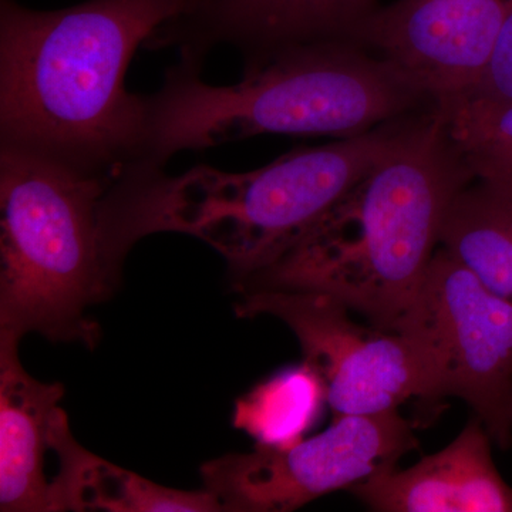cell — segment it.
Listing matches in <instances>:
<instances>
[{
    "label": "cell",
    "mask_w": 512,
    "mask_h": 512,
    "mask_svg": "<svg viewBox=\"0 0 512 512\" xmlns=\"http://www.w3.org/2000/svg\"><path fill=\"white\" fill-rule=\"evenodd\" d=\"M184 0H0V147L119 178L144 165L147 99L126 89L138 47Z\"/></svg>",
    "instance_id": "cell-1"
},
{
    "label": "cell",
    "mask_w": 512,
    "mask_h": 512,
    "mask_svg": "<svg viewBox=\"0 0 512 512\" xmlns=\"http://www.w3.org/2000/svg\"><path fill=\"white\" fill-rule=\"evenodd\" d=\"M473 178L433 106L301 239L234 286L323 293L394 332L440 247L451 201Z\"/></svg>",
    "instance_id": "cell-2"
},
{
    "label": "cell",
    "mask_w": 512,
    "mask_h": 512,
    "mask_svg": "<svg viewBox=\"0 0 512 512\" xmlns=\"http://www.w3.org/2000/svg\"><path fill=\"white\" fill-rule=\"evenodd\" d=\"M410 120L301 148L247 173L198 165L173 177L163 168H131L110 185L101 208L107 261L120 274L141 238L180 232L217 249L237 284L301 239L393 147Z\"/></svg>",
    "instance_id": "cell-3"
},
{
    "label": "cell",
    "mask_w": 512,
    "mask_h": 512,
    "mask_svg": "<svg viewBox=\"0 0 512 512\" xmlns=\"http://www.w3.org/2000/svg\"><path fill=\"white\" fill-rule=\"evenodd\" d=\"M180 60L147 99L146 164L261 134L357 136L434 104L389 60L352 42L293 47L214 86Z\"/></svg>",
    "instance_id": "cell-4"
},
{
    "label": "cell",
    "mask_w": 512,
    "mask_h": 512,
    "mask_svg": "<svg viewBox=\"0 0 512 512\" xmlns=\"http://www.w3.org/2000/svg\"><path fill=\"white\" fill-rule=\"evenodd\" d=\"M114 180L0 147V338L97 345L90 306L119 284L101 229Z\"/></svg>",
    "instance_id": "cell-5"
},
{
    "label": "cell",
    "mask_w": 512,
    "mask_h": 512,
    "mask_svg": "<svg viewBox=\"0 0 512 512\" xmlns=\"http://www.w3.org/2000/svg\"><path fill=\"white\" fill-rule=\"evenodd\" d=\"M394 332L417 346L429 380L426 403L463 400L493 443L512 447V299L487 288L437 249Z\"/></svg>",
    "instance_id": "cell-6"
},
{
    "label": "cell",
    "mask_w": 512,
    "mask_h": 512,
    "mask_svg": "<svg viewBox=\"0 0 512 512\" xmlns=\"http://www.w3.org/2000/svg\"><path fill=\"white\" fill-rule=\"evenodd\" d=\"M239 318L272 316L295 333L305 362L322 377L333 419L399 410L429 393L426 365L412 340L400 332L362 326L348 306L318 292L241 293Z\"/></svg>",
    "instance_id": "cell-7"
},
{
    "label": "cell",
    "mask_w": 512,
    "mask_h": 512,
    "mask_svg": "<svg viewBox=\"0 0 512 512\" xmlns=\"http://www.w3.org/2000/svg\"><path fill=\"white\" fill-rule=\"evenodd\" d=\"M410 421L399 410L373 416H343L329 429L288 448L228 454L201 468L205 490L222 511L289 512L349 490L419 447Z\"/></svg>",
    "instance_id": "cell-8"
},
{
    "label": "cell",
    "mask_w": 512,
    "mask_h": 512,
    "mask_svg": "<svg viewBox=\"0 0 512 512\" xmlns=\"http://www.w3.org/2000/svg\"><path fill=\"white\" fill-rule=\"evenodd\" d=\"M512 0H396L356 37L431 99L470 92L483 74Z\"/></svg>",
    "instance_id": "cell-9"
},
{
    "label": "cell",
    "mask_w": 512,
    "mask_h": 512,
    "mask_svg": "<svg viewBox=\"0 0 512 512\" xmlns=\"http://www.w3.org/2000/svg\"><path fill=\"white\" fill-rule=\"evenodd\" d=\"M376 10V0H184L147 45L200 66L215 47H234L248 69L293 47L356 43Z\"/></svg>",
    "instance_id": "cell-10"
},
{
    "label": "cell",
    "mask_w": 512,
    "mask_h": 512,
    "mask_svg": "<svg viewBox=\"0 0 512 512\" xmlns=\"http://www.w3.org/2000/svg\"><path fill=\"white\" fill-rule=\"evenodd\" d=\"M490 434L474 416L443 450L386 468L348 491L379 512H512V487L495 467Z\"/></svg>",
    "instance_id": "cell-11"
},
{
    "label": "cell",
    "mask_w": 512,
    "mask_h": 512,
    "mask_svg": "<svg viewBox=\"0 0 512 512\" xmlns=\"http://www.w3.org/2000/svg\"><path fill=\"white\" fill-rule=\"evenodd\" d=\"M19 342L0 338V511L50 512L45 454L64 387L30 376Z\"/></svg>",
    "instance_id": "cell-12"
},
{
    "label": "cell",
    "mask_w": 512,
    "mask_h": 512,
    "mask_svg": "<svg viewBox=\"0 0 512 512\" xmlns=\"http://www.w3.org/2000/svg\"><path fill=\"white\" fill-rule=\"evenodd\" d=\"M50 450L59 458V471L50 483V512L222 511L220 501L205 488L164 487L90 453L74 439L62 407L53 419Z\"/></svg>",
    "instance_id": "cell-13"
},
{
    "label": "cell",
    "mask_w": 512,
    "mask_h": 512,
    "mask_svg": "<svg viewBox=\"0 0 512 512\" xmlns=\"http://www.w3.org/2000/svg\"><path fill=\"white\" fill-rule=\"evenodd\" d=\"M440 248L512 299V180L474 177L448 207Z\"/></svg>",
    "instance_id": "cell-14"
},
{
    "label": "cell",
    "mask_w": 512,
    "mask_h": 512,
    "mask_svg": "<svg viewBox=\"0 0 512 512\" xmlns=\"http://www.w3.org/2000/svg\"><path fill=\"white\" fill-rule=\"evenodd\" d=\"M326 400L322 377L308 363L289 367L235 404L232 424L265 448H288L303 440L319 419Z\"/></svg>",
    "instance_id": "cell-15"
},
{
    "label": "cell",
    "mask_w": 512,
    "mask_h": 512,
    "mask_svg": "<svg viewBox=\"0 0 512 512\" xmlns=\"http://www.w3.org/2000/svg\"><path fill=\"white\" fill-rule=\"evenodd\" d=\"M434 109L474 177L512 180V103L457 94Z\"/></svg>",
    "instance_id": "cell-16"
},
{
    "label": "cell",
    "mask_w": 512,
    "mask_h": 512,
    "mask_svg": "<svg viewBox=\"0 0 512 512\" xmlns=\"http://www.w3.org/2000/svg\"><path fill=\"white\" fill-rule=\"evenodd\" d=\"M463 94L512 103V9L500 30L480 80L470 92Z\"/></svg>",
    "instance_id": "cell-17"
}]
</instances>
